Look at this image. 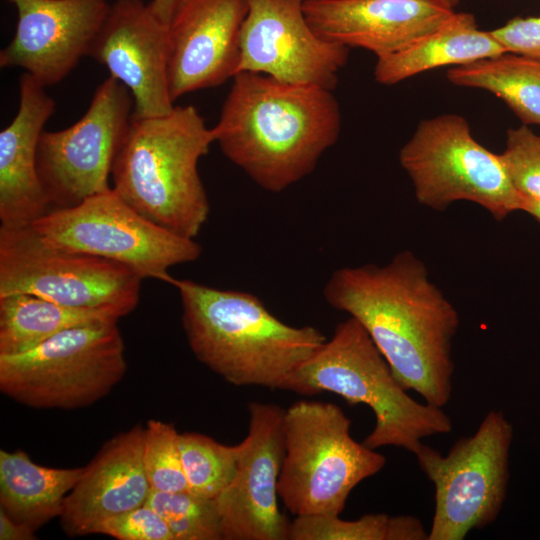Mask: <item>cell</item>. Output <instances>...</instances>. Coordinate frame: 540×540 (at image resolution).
I'll return each instance as SVG.
<instances>
[{
    "mask_svg": "<svg viewBox=\"0 0 540 540\" xmlns=\"http://www.w3.org/2000/svg\"><path fill=\"white\" fill-rule=\"evenodd\" d=\"M323 296L363 326L404 389L436 407L449 402L459 315L415 254L402 251L383 266L339 268Z\"/></svg>",
    "mask_w": 540,
    "mask_h": 540,
    "instance_id": "cell-1",
    "label": "cell"
},
{
    "mask_svg": "<svg viewBox=\"0 0 540 540\" xmlns=\"http://www.w3.org/2000/svg\"><path fill=\"white\" fill-rule=\"evenodd\" d=\"M213 129L224 156L262 189L279 193L306 176L341 131L332 90L242 71Z\"/></svg>",
    "mask_w": 540,
    "mask_h": 540,
    "instance_id": "cell-2",
    "label": "cell"
},
{
    "mask_svg": "<svg viewBox=\"0 0 540 540\" xmlns=\"http://www.w3.org/2000/svg\"><path fill=\"white\" fill-rule=\"evenodd\" d=\"M182 325L196 359L235 386L283 388L327 341L313 326H292L256 295L172 278Z\"/></svg>",
    "mask_w": 540,
    "mask_h": 540,
    "instance_id": "cell-3",
    "label": "cell"
},
{
    "mask_svg": "<svg viewBox=\"0 0 540 540\" xmlns=\"http://www.w3.org/2000/svg\"><path fill=\"white\" fill-rule=\"evenodd\" d=\"M212 143L213 129L192 105L132 117L114 159L112 189L153 223L195 239L210 212L198 164Z\"/></svg>",
    "mask_w": 540,
    "mask_h": 540,
    "instance_id": "cell-4",
    "label": "cell"
},
{
    "mask_svg": "<svg viewBox=\"0 0 540 540\" xmlns=\"http://www.w3.org/2000/svg\"><path fill=\"white\" fill-rule=\"evenodd\" d=\"M282 390L301 395L337 394L349 404H365L375 425L363 444L415 453L426 437L452 431L442 408L414 400L397 381L367 331L353 317L339 323L331 339L285 382Z\"/></svg>",
    "mask_w": 540,
    "mask_h": 540,
    "instance_id": "cell-5",
    "label": "cell"
},
{
    "mask_svg": "<svg viewBox=\"0 0 540 540\" xmlns=\"http://www.w3.org/2000/svg\"><path fill=\"white\" fill-rule=\"evenodd\" d=\"M351 424L329 402L300 400L285 409L278 495L295 517L340 515L351 491L385 466L383 454L352 437Z\"/></svg>",
    "mask_w": 540,
    "mask_h": 540,
    "instance_id": "cell-6",
    "label": "cell"
},
{
    "mask_svg": "<svg viewBox=\"0 0 540 540\" xmlns=\"http://www.w3.org/2000/svg\"><path fill=\"white\" fill-rule=\"evenodd\" d=\"M127 369L118 319L58 333L15 355H0V389L37 409H77L105 397Z\"/></svg>",
    "mask_w": 540,
    "mask_h": 540,
    "instance_id": "cell-7",
    "label": "cell"
},
{
    "mask_svg": "<svg viewBox=\"0 0 540 540\" xmlns=\"http://www.w3.org/2000/svg\"><path fill=\"white\" fill-rule=\"evenodd\" d=\"M417 201L441 211L473 202L502 220L524 211L527 200L512 186L498 154L472 136L467 120L442 114L421 121L399 152Z\"/></svg>",
    "mask_w": 540,
    "mask_h": 540,
    "instance_id": "cell-8",
    "label": "cell"
},
{
    "mask_svg": "<svg viewBox=\"0 0 540 540\" xmlns=\"http://www.w3.org/2000/svg\"><path fill=\"white\" fill-rule=\"evenodd\" d=\"M513 427L502 411H489L475 433L447 455L422 443L414 453L435 488L428 540H462L493 523L506 498Z\"/></svg>",
    "mask_w": 540,
    "mask_h": 540,
    "instance_id": "cell-9",
    "label": "cell"
},
{
    "mask_svg": "<svg viewBox=\"0 0 540 540\" xmlns=\"http://www.w3.org/2000/svg\"><path fill=\"white\" fill-rule=\"evenodd\" d=\"M32 228L47 243L127 266L142 279L170 283L169 269L197 260L201 245L144 217L112 188L53 208Z\"/></svg>",
    "mask_w": 540,
    "mask_h": 540,
    "instance_id": "cell-10",
    "label": "cell"
},
{
    "mask_svg": "<svg viewBox=\"0 0 540 540\" xmlns=\"http://www.w3.org/2000/svg\"><path fill=\"white\" fill-rule=\"evenodd\" d=\"M142 280L122 264L51 245L32 226L0 227V297L31 294L121 318L138 305Z\"/></svg>",
    "mask_w": 540,
    "mask_h": 540,
    "instance_id": "cell-11",
    "label": "cell"
},
{
    "mask_svg": "<svg viewBox=\"0 0 540 540\" xmlns=\"http://www.w3.org/2000/svg\"><path fill=\"white\" fill-rule=\"evenodd\" d=\"M133 106L129 90L109 76L98 85L77 122L62 130L42 132L37 169L53 208L75 206L112 188L109 179L114 159Z\"/></svg>",
    "mask_w": 540,
    "mask_h": 540,
    "instance_id": "cell-12",
    "label": "cell"
},
{
    "mask_svg": "<svg viewBox=\"0 0 540 540\" xmlns=\"http://www.w3.org/2000/svg\"><path fill=\"white\" fill-rule=\"evenodd\" d=\"M305 0H248L240 32L238 72L333 90L348 60V47L328 41L310 26Z\"/></svg>",
    "mask_w": 540,
    "mask_h": 540,
    "instance_id": "cell-13",
    "label": "cell"
},
{
    "mask_svg": "<svg viewBox=\"0 0 540 540\" xmlns=\"http://www.w3.org/2000/svg\"><path fill=\"white\" fill-rule=\"evenodd\" d=\"M248 411L235 476L216 498L223 540H288L291 522L278 506L285 409L250 402Z\"/></svg>",
    "mask_w": 540,
    "mask_h": 540,
    "instance_id": "cell-14",
    "label": "cell"
},
{
    "mask_svg": "<svg viewBox=\"0 0 540 540\" xmlns=\"http://www.w3.org/2000/svg\"><path fill=\"white\" fill-rule=\"evenodd\" d=\"M89 56L104 65L133 99L134 118L169 113L168 24L150 2L116 0L94 40Z\"/></svg>",
    "mask_w": 540,
    "mask_h": 540,
    "instance_id": "cell-15",
    "label": "cell"
},
{
    "mask_svg": "<svg viewBox=\"0 0 540 540\" xmlns=\"http://www.w3.org/2000/svg\"><path fill=\"white\" fill-rule=\"evenodd\" d=\"M17 11L1 68H21L43 86L65 79L84 56L109 12L107 0H8Z\"/></svg>",
    "mask_w": 540,
    "mask_h": 540,
    "instance_id": "cell-16",
    "label": "cell"
},
{
    "mask_svg": "<svg viewBox=\"0 0 540 540\" xmlns=\"http://www.w3.org/2000/svg\"><path fill=\"white\" fill-rule=\"evenodd\" d=\"M248 0H176L168 21L169 87L177 98L238 73Z\"/></svg>",
    "mask_w": 540,
    "mask_h": 540,
    "instance_id": "cell-17",
    "label": "cell"
},
{
    "mask_svg": "<svg viewBox=\"0 0 540 540\" xmlns=\"http://www.w3.org/2000/svg\"><path fill=\"white\" fill-rule=\"evenodd\" d=\"M303 7L323 39L377 58L400 51L455 12L442 0H305Z\"/></svg>",
    "mask_w": 540,
    "mask_h": 540,
    "instance_id": "cell-18",
    "label": "cell"
},
{
    "mask_svg": "<svg viewBox=\"0 0 540 540\" xmlns=\"http://www.w3.org/2000/svg\"><path fill=\"white\" fill-rule=\"evenodd\" d=\"M144 433L139 424L119 433L83 467L60 515L69 536L95 534L105 520L147 502L152 488L143 465Z\"/></svg>",
    "mask_w": 540,
    "mask_h": 540,
    "instance_id": "cell-19",
    "label": "cell"
},
{
    "mask_svg": "<svg viewBox=\"0 0 540 540\" xmlns=\"http://www.w3.org/2000/svg\"><path fill=\"white\" fill-rule=\"evenodd\" d=\"M45 88L24 72L17 113L0 132L1 227L31 226L52 209L37 169L39 138L56 108Z\"/></svg>",
    "mask_w": 540,
    "mask_h": 540,
    "instance_id": "cell-20",
    "label": "cell"
},
{
    "mask_svg": "<svg viewBox=\"0 0 540 540\" xmlns=\"http://www.w3.org/2000/svg\"><path fill=\"white\" fill-rule=\"evenodd\" d=\"M506 53L491 31L480 30L472 14L454 12L442 25L393 54L377 58L374 78L394 85L422 72L460 66Z\"/></svg>",
    "mask_w": 540,
    "mask_h": 540,
    "instance_id": "cell-21",
    "label": "cell"
},
{
    "mask_svg": "<svg viewBox=\"0 0 540 540\" xmlns=\"http://www.w3.org/2000/svg\"><path fill=\"white\" fill-rule=\"evenodd\" d=\"M83 472L80 468H50L23 451H0V510L33 531L60 517L68 493Z\"/></svg>",
    "mask_w": 540,
    "mask_h": 540,
    "instance_id": "cell-22",
    "label": "cell"
},
{
    "mask_svg": "<svg viewBox=\"0 0 540 540\" xmlns=\"http://www.w3.org/2000/svg\"><path fill=\"white\" fill-rule=\"evenodd\" d=\"M104 319H120L99 309L62 305L35 295L0 297V355L26 352L72 327Z\"/></svg>",
    "mask_w": 540,
    "mask_h": 540,
    "instance_id": "cell-23",
    "label": "cell"
},
{
    "mask_svg": "<svg viewBox=\"0 0 540 540\" xmlns=\"http://www.w3.org/2000/svg\"><path fill=\"white\" fill-rule=\"evenodd\" d=\"M453 85L488 91L525 125L540 126V59L503 53L447 70Z\"/></svg>",
    "mask_w": 540,
    "mask_h": 540,
    "instance_id": "cell-24",
    "label": "cell"
},
{
    "mask_svg": "<svg viewBox=\"0 0 540 540\" xmlns=\"http://www.w3.org/2000/svg\"><path fill=\"white\" fill-rule=\"evenodd\" d=\"M428 533L419 518L370 513L356 520L340 515L296 516L291 522V540H427Z\"/></svg>",
    "mask_w": 540,
    "mask_h": 540,
    "instance_id": "cell-25",
    "label": "cell"
},
{
    "mask_svg": "<svg viewBox=\"0 0 540 540\" xmlns=\"http://www.w3.org/2000/svg\"><path fill=\"white\" fill-rule=\"evenodd\" d=\"M179 447L189 491L216 499L235 476L240 444L225 445L198 432H183Z\"/></svg>",
    "mask_w": 540,
    "mask_h": 540,
    "instance_id": "cell-26",
    "label": "cell"
},
{
    "mask_svg": "<svg viewBox=\"0 0 540 540\" xmlns=\"http://www.w3.org/2000/svg\"><path fill=\"white\" fill-rule=\"evenodd\" d=\"M146 504L165 520L174 540H223L216 499L189 490H151Z\"/></svg>",
    "mask_w": 540,
    "mask_h": 540,
    "instance_id": "cell-27",
    "label": "cell"
},
{
    "mask_svg": "<svg viewBox=\"0 0 540 540\" xmlns=\"http://www.w3.org/2000/svg\"><path fill=\"white\" fill-rule=\"evenodd\" d=\"M179 432L173 424L149 420L143 443V465L152 490H189L179 447Z\"/></svg>",
    "mask_w": 540,
    "mask_h": 540,
    "instance_id": "cell-28",
    "label": "cell"
},
{
    "mask_svg": "<svg viewBox=\"0 0 540 540\" xmlns=\"http://www.w3.org/2000/svg\"><path fill=\"white\" fill-rule=\"evenodd\" d=\"M498 156L515 190L527 202L540 201V136L525 124L511 128Z\"/></svg>",
    "mask_w": 540,
    "mask_h": 540,
    "instance_id": "cell-29",
    "label": "cell"
},
{
    "mask_svg": "<svg viewBox=\"0 0 540 540\" xmlns=\"http://www.w3.org/2000/svg\"><path fill=\"white\" fill-rule=\"evenodd\" d=\"M95 534L119 540H174L165 520L146 503L105 520Z\"/></svg>",
    "mask_w": 540,
    "mask_h": 540,
    "instance_id": "cell-30",
    "label": "cell"
},
{
    "mask_svg": "<svg viewBox=\"0 0 540 540\" xmlns=\"http://www.w3.org/2000/svg\"><path fill=\"white\" fill-rule=\"evenodd\" d=\"M491 33L506 52L540 59V16L514 18Z\"/></svg>",
    "mask_w": 540,
    "mask_h": 540,
    "instance_id": "cell-31",
    "label": "cell"
},
{
    "mask_svg": "<svg viewBox=\"0 0 540 540\" xmlns=\"http://www.w3.org/2000/svg\"><path fill=\"white\" fill-rule=\"evenodd\" d=\"M35 531L11 519L0 510V539L1 540H33Z\"/></svg>",
    "mask_w": 540,
    "mask_h": 540,
    "instance_id": "cell-32",
    "label": "cell"
},
{
    "mask_svg": "<svg viewBox=\"0 0 540 540\" xmlns=\"http://www.w3.org/2000/svg\"><path fill=\"white\" fill-rule=\"evenodd\" d=\"M176 0H152L150 2L157 16L168 24Z\"/></svg>",
    "mask_w": 540,
    "mask_h": 540,
    "instance_id": "cell-33",
    "label": "cell"
},
{
    "mask_svg": "<svg viewBox=\"0 0 540 540\" xmlns=\"http://www.w3.org/2000/svg\"><path fill=\"white\" fill-rule=\"evenodd\" d=\"M524 212L533 216L540 223V201L527 202Z\"/></svg>",
    "mask_w": 540,
    "mask_h": 540,
    "instance_id": "cell-34",
    "label": "cell"
},
{
    "mask_svg": "<svg viewBox=\"0 0 540 540\" xmlns=\"http://www.w3.org/2000/svg\"><path fill=\"white\" fill-rule=\"evenodd\" d=\"M443 2H445L447 5H449L451 8L454 9V7L459 4V2L461 0H442Z\"/></svg>",
    "mask_w": 540,
    "mask_h": 540,
    "instance_id": "cell-35",
    "label": "cell"
}]
</instances>
